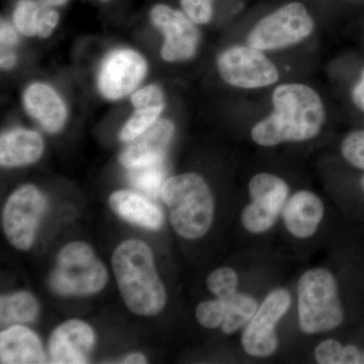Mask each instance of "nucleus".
<instances>
[{
	"label": "nucleus",
	"mask_w": 364,
	"mask_h": 364,
	"mask_svg": "<svg viewBox=\"0 0 364 364\" xmlns=\"http://www.w3.org/2000/svg\"><path fill=\"white\" fill-rule=\"evenodd\" d=\"M163 202L177 234L188 240L203 238L215 219V198L207 181L198 174H181L165 181Z\"/></svg>",
	"instance_id": "4"
},
{
	"label": "nucleus",
	"mask_w": 364,
	"mask_h": 364,
	"mask_svg": "<svg viewBox=\"0 0 364 364\" xmlns=\"http://www.w3.org/2000/svg\"><path fill=\"white\" fill-rule=\"evenodd\" d=\"M122 363H147V359H146L142 353H132L130 355L127 356L126 358H124Z\"/></svg>",
	"instance_id": "35"
},
{
	"label": "nucleus",
	"mask_w": 364,
	"mask_h": 364,
	"mask_svg": "<svg viewBox=\"0 0 364 364\" xmlns=\"http://www.w3.org/2000/svg\"><path fill=\"white\" fill-rule=\"evenodd\" d=\"M293 294L284 287L272 289L260 301L257 312L242 330L241 345L250 358H272L279 348V326L291 310Z\"/></svg>",
	"instance_id": "6"
},
{
	"label": "nucleus",
	"mask_w": 364,
	"mask_h": 364,
	"mask_svg": "<svg viewBox=\"0 0 364 364\" xmlns=\"http://www.w3.org/2000/svg\"><path fill=\"white\" fill-rule=\"evenodd\" d=\"M165 168L164 161L145 165V166L129 168L128 181L144 195L149 198H156L161 195L164 184Z\"/></svg>",
	"instance_id": "23"
},
{
	"label": "nucleus",
	"mask_w": 364,
	"mask_h": 364,
	"mask_svg": "<svg viewBox=\"0 0 364 364\" xmlns=\"http://www.w3.org/2000/svg\"><path fill=\"white\" fill-rule=\"evenodd\" d=\"M343 344L335 338L321 340L314 348V360L318 364H341Z\"/></svg>",
	"instance_id": "28"
},
{
	"label": "nucleus",
	"mask_w": 364,
	"mask_h": 364,
	"mask_svg": "<svg viewBox=\"0 0 364 364\" xmlns=\"http://www.w3.org/2000/svg\"><path fill=\"white\" fill-rule=\"evenodd\" d=\"M44 152L42 136L26 129H14L2 134L0 139V163L4 167L32 164Z\"/></svg>",
	"instance_id": "19"
},
{
	"label": "nucleus",
	"mask_w": 364,
	"mask_h": 364,
	"mask_svg": "<svg viewBox=\"0 0 364 364\" xmlns=\"http://www.w3.org/2000/svg\"><path fill=\"white\" fill-rule=\"evenodd\" d=\"M151 21L161 31L165 42L161 49L163 59L169 62L186 61L195 56L200 33L186 14L165 4L153 7Z\"/></svg>",
	"instance_id": "11"
},
{
	"label": "nucleus",
	"mask_w": 364,
	"mask_h": 364,
	"mask_svg": "<svg viewBox=\"0 0 364 364\" xmlns=\"http://www.w3.org/2000/svg\"><path fill=\"white\" fill-rule=\"evenodd\" d=\"M272 104V114L251 130L253 142L261 147L306 142L322 130L324 105L313 88L299 83L277 86L273 91Z\"/></svg>",
	"instance_id": "1"
},
{
	"label": "nucleus",
	"mask_w": 364,
	"mask_h": 364,
	"mask_svg": "<svg viewBox=\"0 0 364 364\" xmlns=\"http://www.w3.org/2000/svg\"><path fill=\"white\" fill-rule=\"evenodd\" d=\"M223 79L235 87L253 90L265 87L279 80L277 67L251 46H235L223 52L218 59Z\"/></svg>",
	"instance_id": "10"
},
{
	"label": "nucleus",
	"mask_w": 364,
	"mask_h": 364,
	"mask_svg": "<svg viewBox=\"0 0 364 364\" xmlns=\"http://www.w3.org/2000/svg\"><path fill=\"white\" fill-rule=\"evenodd\" d=\"M0 41H1V51H13L14 46L18 44V35L13 26L7 21H1Z\"/></svg>",
	"instance_id": "32"
},
{
	"label": "nucleus",
	"mask_w": 364,
	"mask_h": 364,
	"mask_svg": "<svg viewBox=\"0 0 364 364\" xmlns=\"http://www.w3.org/2000/svg\"><path fill=\"white\" fill-rule=\"evenodd\" d=\"M184 14L196 23L205 25L213 18L212 0H181Z\"/></svg>",
	"instance_id": "29"
},
{
	"label": "nucleus",
	"mask_w": 364,
	"mask_h": 364,
	"mask_svg": "<svg viewBox=\"0 0 364 364\" xmlns=\"http://www.w3.org/2000/svg\"><path fill=\"white\" fill-rule=\"evenodd\" d=\"M42 0H20L14 13V21L23 35H37Z\"/></svg>",
	"instance_id": "25"
},
{
	"label": "nucleus",
	"mask_w": 364,
	"mask_h": 364,
	"mask_svg": "<svg viewBox=\"0 0 364 364\" xmlns=\"http://www.w3.org/2000/svg\"><path fill=\"white\" fill-rule=\"evenodd\" d=\"M174 134V124L160 119L142 135L131 141L119 155V162L126 168L145 166L164 161L165 153Z\"/></svg>",
	"instance_id": "15"
},
{
	"label": "nucleus",
	"mask_w": 364,
	"mask_h": 364,
	"mask_svg": "<svg viewBox=\"0 0 364 364\" xmlns=\"http://www.w3.org/2000/svg\"><path fill=\"white\" fill-rule=\"evenodd\" d=\"M147 63L133 50H116L107 55L98 74V88L105 98L121 100L142 82Z\"/></svg>",
	"instance_id": "12"
},
{
	"label": "nucleus",
	"mask_w": 364,
	"mask_h": 364,
	"mask_svg": "<svg viewBox=\"0 0 364 364\" xmlns=\"http://www.w3.org/2000/svg\"><path fill=\"white\" fill-rule=\"evenodd\" d=\"M26 112L49 133H57L63 128L67 109L63 100L50 86L33 83L28 86L23 97Z\"/></svg>",
	"instance_id": "16"
},
{
	"label": "nucleus",
	"mask_w": 364,
	"mask_h": 364,
	"mask_svg": "<svg viewBox=\"0 0 364 364\" xmlns=\"http://www.w3.org/2000/svg\"><path fill=\"white\" fill-rule=\"evenodd\" d=\"M39 313V304L32 294L18 291L0 299V322L2 326L32 323Z\"/></svg>",
	"instance_id": "21"
},
{
	"label": "nucleus",
	"mask_w": 364,
	"mask_h": 364,
	"mask_svg": "<svg viewBox=\"0 0 364 364\" xmlns=\"http://www.w3.org/2000/svg\"><path fill=\"white\" fill-rule=\"evenodd\" d=\"M360 186H361V189H363V191L364 193V176L363 177H361Z\"/></svg>",
	"instance_id": "37"
},
{
	"label": "nucleus",
	"mask_w": 364,
	"mask_h": 364,
	"mask_svg": "<svg viewBox=\"0 0 364 364\" xmlns=\"http://www.w3.org/2000/svg\"><path fill=\"white\" fill-rule=\"evenodd\" d=\"M315 28L312 16L299 2L284 4L261 18L247 37V44L260 51L284 49L305 40Z\"/></svg>",
	"instance_id": "8"
},
{
	"label": "nucleus",
	"mask_w": 364,
	"mask_h": 364,
	"mask_svg": "<svg viewBox=\"0 0 364 364\" xmlns=\"http://www.w3.org/2000/svg\"><path fill=\"white\" fill-rule=\"evenodd\" d=\"M46 205L44 196L32 184L21 186L9 196L2 225L7 240L14 247L18 250L32 247Z\"/></svg>",
	"instance_id": "9"
},
{
	"label": "nucleus",
	"mask_w": 364,
	"mask_h": 364,
	"mask_svg": "<svg viewBox=\"0 0 364 364\" xmlns=\"http://www.w3.org/2000/svg\"><path fill=\"white\" fill-rule=\"evenodd\" d=\"M239 284L240 279L238 272L230 267L217 268L208 274L207 279V287L210 293L214 294L215 298L223 301L239 293Z\"/></svg>",
	"instance_id": "24"
},
{
	"label": "nucleus",
	"mask_w": 364,
	"mask_h": 364,
	"mask_svg": "<svg viewBox=\"0 0 364 364\" xmlns=\"http://www.w3.org/2000/svg\"><path fill=\"white\" fill-rule=\"evenodd\" d=\"M59 21V14L53 6L42 0L37 35L41 38H48L56 28Z\"/></svg>",
	"instance_id": "30"
},
{
	"label": "nucleus",
	"mask_w": 364,
	"mask_h": 364,
	"mask_svg": "<svg viewBox=\"0 0 364 364\" xmlns=\"http://www.w3.org/2000/svg\"><path fill=\"white\" fill-rule=\"evenodd\" d=\"M260 301L253 294L239 291L226 299V314L221 331L225 335H233L242 331L257 312Z\"/></svg>",
	"instance_id": "22"
},
{
	"label": "nucleus",
	"mask_w": 364,
	"mask_h": 364,
	"mask_svg": "<svg viewBox=\"0 0 364 364\" xmlns=\"http://www.w3.org/2000/svg\"><path fill=\"white\" fill-rule=\"evenodd\" d=\"M2 364L44 363L46 356L39 337L21 325L11 326L0 334Z\"/></svg>",
	"instance_id": "18"
},
{
	"label": "nucleus",
	"mask_w": 364,
	"mask_h": 364,
	"mask_svg": "<svg viewBox=\"0 0 364 364\" xmlns=\"http://www.w3.org/2000/svg\"><path fill=\"white\" fill-rule=\"evenodd\" d=\"M16 62V56L13 51H1L0 63H1L2 69L13 68Z\"/></svg>",
	"instance_id": "34"
},
{
	"label": "nucleus",
	"mask_w": 364,
	"mask_h": 364,
	"mask_svg": "<svg viewBox=\"0 0 364 364\" xmlns=\"http://www.w3.org/2000/svg\"><path fill=\"white\" fill-rule=\"evenodd\" d=\"M95 343L92 328L80 320H69L53 331L49 341L51 363L82 364Z\"/></svg>",
	"instance_id": "14"
},
{
	"label": "nucleus",
	"mask_w": 364,
	"mask_h": 364,
	"mask_svg": "<svg viewBox=\"0 0 364 364\" xmlns=\"http://www.w3.org/2000/svg\"><path fill=\"white\" fill-rule=\"evenodd\" d=\"M296 294L299 327L304 334H327L343 325L345 309L339 282L329 268L306 269L299 277Z\"/></svg>",
	"instance_id": "3"
},
{
	"label": "nucleus",
	"mask_w": 364,
	"mask_h": 364,
	"mask_svg": "<svg viewBox=\"0 0 364 364\" xmlns=\"http://www.w3.org/2000/svg\"><path fill=\"white\" fill-rule=\"evenodd\" d=\"M107 270L88 244L72 242L59 252L50 286L61 296H88L104 289Z\"/></svg>",
	"instance_id": "5"
},
{
	"label": "nucleus",
	"mask_w": 364,
	"mask_h": 364,
	"mask_svg": "<svg viewBox=\"0 0 364 364\" xmlns=\"http://www.w3.org/2000/svg\"><path fill=\"white\" fill-rule=\"evenodd\" d=\"M102 1H109V0H102Z\"/></svg>",
	"instance_id": "38"
},
{
	"label": "nucleus",
	"mask_w": 364,
	"mask_h": 364,
	"mask_svg": "<svg viewBox=\"0 0 364 364\" xmlns=\"http://www.w3.org/2000/svg\"><path fill=\"white\" fill-rule=\"evenodd\" d=\"M325 214L322 198L315 191L301 189L289 196L280 220L291 238L305 241L318 233Z\"/></svg>",
	"instance_id": "13"
},
{
	"label": "nucleus",
	"mask_w": 364,
	"mask_h": 364,
	"mask_svg": "<svg viewBox=\"0 0 364 364\" xmlns=\"http://www.w3.org/2000/svg\"><path fill=\"white\" fill-rule=\"evenodd\" d=\"M352 100H353L354 105L364 112V69L361 72L358 83L352 90Z\"/></svg>",
	"instance_id": "33"
},
{
	"label": "nucleus",
	"mask_w": 364,
	"mask_h": 364,
	"mask_svg": "<svg viewBox=\"0 0 364 364\" xmlns=\"http://www.w3.org/2000/svg\"><path fill=\"white\" fill-rule=\"evenodd\" d=\"M112 264L119 291L131 312L140 316L161 312L167 301L166 291L147 244L136 239L124 241L112 254Z\"/></svg>",
	"instance_id": "2"
},
{
	"label": "nucleus",
	"mask_w": 364,
	"mask_h": 364,
	"mask_svg": "<svg viewBox=\"0 0 364 364\" xmlns=\"http://www.w3.org/2000/svg\"><path fill=\"white\" fill-rule=\"evenodd\" d=\"M363 364H364V353H363Z\"/></svg>",
	"instance_id": "39"
},
{
	"label": "nucleus",
	"mask_w": 364,
	"mask_h": 364,
	"mask_svg": "<svg viewBox=\"0 0 364 364\" xmlns=\"http://www.w3.org/2000/svg\"><path fill=\"white\" fill-rule=\"evenodd\" d=\"M364 348L355 343H345L342 349L341 364H363Z\"/></svg>",
	"instance_id": "31"
},
{
	"label": "nucleus",
	"mask_w": 364,
	"mask_h": 364,
	"mask_svg": "<svg viewBox=\"0 0 364 364\" xmlns=\"http://www.w3.org/2000/svg\"><path fill=\"white\" fill-rule=\"evenodd\" d=\"M248 196L249 203L241 212V225L248 234L261 236L279 221L291 189L282 177L260 172L249 181Z\"/></svg>",
	"instance_id": "7"
},
{
	"label": "nucleus",
	"mask_w": 364,
	"mask_h": 364,
	"mask_svg": "<svg viewBox=\"0 0 364 364\" xmlns=\"http://www.w3.org/2000/svg\"><path fill=\"white\" fill-rule=\"evenodd\" d=\"M44 1L46 4H49V6L54 7L64 6V4L68 2V0H44Z\"/></svg>",
	"instance_id": "36"
},
{
	"label": "nucleus",
	"mask_w": 364,
	"mask_h": 364,
	"mask_svg": "<svg viewBox=\"0 0 364 364\" xmlns=\"http://www.w3.org/2000/svg\"><path fill=\"white\" fill-rule=\"evenodd\" d=\"M226 314V301L215 298L200 301L196 309V318L207 329L221 328Z\"/></svg>",
	"instance_id": "26"
},
{
	"label": "nucleus",
	"mask_w": 364,
	"mask_h": 364,
	"mask_svg": "<svg viewBox=\"0 0 364 364\" xmlns=\"http://www.w3.org/2000/svg\"><path fill=\"white\" fill-rule=\"evenodd\" d=\"M341 153L349 164L364 171V130L351 132L345 136Z\"/></svg>",
	"instance_id": "27"
},
{
	"label": "nucleus",
	"mask_w": 364,
	"mask_h": 364,
	"mask_svg": "<svg viewBox=\"0 0 364 364\" xmlns=\"http://www.w3.org/2000/svg\"><path fill=\"white\" fill-rule=\"evenodd\" d=\"M109 203L112 210L124 221L148 230H159L162 227V210L139 193L116 191L109 196Z\"/></svg>",
	"instance_id": "20"
},
{
	"label": "nucleus",
	"mask_w": 364,
	"mask_h": 364,
	"mask_svg": "<svg viewBox=\"0 0 364 364\" xmlns=\"http://www.w3.org/2000/svg\"><path fill=\"white\" fill-rule=\"evenodd\" d=\"M135 112L119 133V140L130 143L157 122L165 107L164 93L157 85H149L132 95Z\"/></svg>",
	"instance_id": "17"
}]
</instances>
